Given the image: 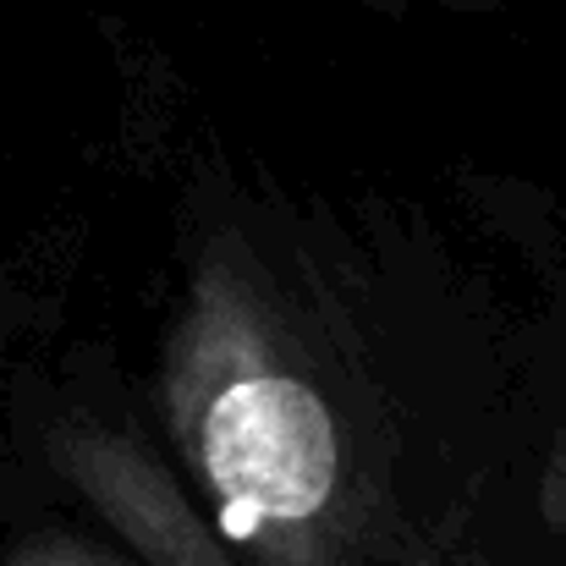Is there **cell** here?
<instances>
[{
    "instance_id": "obj_3",
    "label": "cell",
    "mask_w": 566,
    "mask_h": 566,
    "mask_svg": "<svg viewBox=\"0 0 566 566\" xmlns=\"http://www.w3.org/2000/svg\"><path fill=\"white\" fill-rule=\"evenodd\" d=\"M6 566H127L122 556L88 545V539H39L28 551H17Z\"/></svg>"
},
{
    "instance_id": "obj_1",
    "label": "cell",
    "mask_w": 566,
    "mask_h": 566,
    "mask_svg": "<svg viewBox=\"0 0 566 566\" xmlns=\"http://www.w3.org/2000/svg\"><path fill=\"white\" fill-rule=\"evenodd\" d=\"M160 412L192 490L253 566H369V434L292 292L231 237L192 253L160 336Z\"/></svg>"
},
{
    "instance_id": "obj_2",
    "label": "cell",
    "mask_w": 566,
    "mask_h": 566,
    "mask_svg": "<svg viewBox=\"0 0 566 566\" xmlns=\"http://www.w3.org/2000/svg\"><path fill=\"white\" fill-rule=\"evenodd\" d=\"M61 462L155 566H237L214 539H203L182 490L160 479V468L133 440L72 429L61 440Z\"/></svg>"
},
{
    "instance_id": "obj_4",
    "label": "cell",
    "mask_w": 566,
    "mask_h": 566,
    "mask_svg": "<svg viewBox=\"0 0 566 566\" xmlns=\"http://www.w3.org/2000/svg\"><path fill=\"white\" fill-rule=\"evenodd\" d=\"M539 517L545 528L566 545V418L556 429V446H551V462H545V484H539Z\"/></svg>"
}]
</instances>
